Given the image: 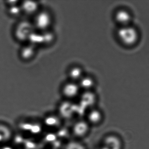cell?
<instances>
[{"instance_id":"1","label":"cell","mask_w":149,"mask_h":149,"mask_svg":"<svg viewBox=\"0 0 149 149\" xmlns=\"http://www.w3.org/2000/svg\"><path fill=\"white\" fill-rule=\"evenodd\" d=\"M56 113L64 122L71 123L75 120L83 117L84 113L76 102L64 101L57 107Z\"/></svg>"},{"instance_id":"2","label":"cell","mask_w":149,"mask_h":149,"mask_svg":"<svg viewBox=\"0 0 149 149\" xmlns=\"http://www.w3.org/2000/svg\"><path fill=\"white\" fill-rule=\"evenodd\" d=\"M91 126L84 117L78 118L70 123V134L76 140H81L87 137Z\"/></svg>"},{"instance_id":"3","label":"cell","mask_w":149,"mask_h":149,"mask_svg":"<svg viewBox=\"0 0 149 149\" xmlns=\"http://www.w3.org/2000/svg\"><path fill=\"white\" fill-rule=\"evenodd\" d=\"M42 123L45 128L52 130V131L54 132L61 130L64 121L56 112L55 113H50L45 116Z\"/></svg>"},{"instance_id":"4","label":"cell","mask_w":149,"mask_h":149,"mask_svg":"<svg viewBox=\"0 0 149 149\" xmlns=\"http://www.w3.org/2000/svg\"><path fill=\"white\" fill-rule=\"evenodd\" d=\"M118 34L121 41L125 45H133L138 39L137 32L136 29L128 26L120 29Z\"/></svg>"},{"instance_id":"5","label":"cell","mask_w":149,"mask_h":149,"mask_svg":"<svg viewBox=\"0 0 149 149\" xmlns=\"http://www.w3.org/2000/svg\"><path fill=\"white\" fill-rule=\"evenodd\" d=\"M84 116V118L88 123L90 126L99 123L102 118V114L100 111L92 108L87 111Z\"/></svg>"},{"instance_id":"6","label":"cell","mask_w":149,"mask_h":149,"mask_svg":"<svg viewBox=\"0 0 149 149\" xmlns=\"http://www.w3.org/2000/svg\"><path fill=\"white\" fill-rule=\"evenodd\" d=\"M116 19L117 22L121 25H124V26H126V25L129 23L130 19V17L129 14L126 11H119L116 15Z\"/></svg>"},{"instance_id":"7","label":"cell","mask_w":149,"mask_h":149,"mask_svg":"<svg viewBox=\"0 0 149 149\" xmlns=\"http://www.w3.org/2000/svg\"><path fill=\"white\" fill-rule=\"evenodd\" d=\"M0 149H12V148L8 146L5 145L0 147Z\"/></svg>"}]
</instances>
